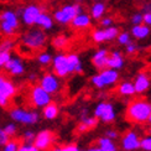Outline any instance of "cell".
<instances>
[{"label":"cell","instance_id":"6da1fadb","mask_svg":"<svg viewBox=\"0 0 151 151\" xmlns=\"http://www.w3.org/2000/svg\"><path fill=\"white\" fill-rule=\"evenodd\" d=\"M151 114V103L146 99H134L127 108V118L131 123L145 124Z\"/></svg>","mask_w":151,"mask_h":151},{"label":"cell","instance_id":"7a4b0ae2","mask_svg":"<svg viewBox=\"0 0 151 151\" xmlns=\"http://www.w3.org/2000/svg\"><path fill=\"white\" fill-rule=\"evenodd\" d=\"M47 35L41 29H30L21 36V45L27 47L30 51H37L45 47Z\"/></svg>","mask_w":151,"mask_h":151},{"label":"cell","instance_id":"3957f363","mask_svg":"<svg viewBox=\"0 0 151 151\" xmlns=\"http://www.w3.org/2000/svg\"><path fill=\"white\" fill-rule=\"evenodd\" d=\"M19 26H20V20H19L17 12L11 9H4L0 11V32L5 36H12Z\"/></svg>","mask_w":151,"mask_h":151},{"label":"cell","instance_id":"277c9868","mask_svg":"<svg viewBox=\"0 0 151 151\" xmlns=\"http://www.w3.org/2000/svg\"><path fill=\"white\" fill-rule=\"evenodd\" d=\"M119 78H120L119 71L104 68V70L99 71V73L93 76L91 78V83L96 88H98V89H105V88L115 86L118 83Z\"/></svg>","mask_w":151,"mask_h":151},{"label":"cell","instance_id":"5b68a950","mask_svg":"<svg viewBox=\"0 0 151 151\" xmlns=\"http://www.w3.org/2000/svg\"><path fill=\"white\" fill-rule=\"evenodd\" d=\"M79 12H82V6L79 4H67L62 6L61 9L56 10L52 17L53 21L58 22L60 25H68Z\"/></svg>","mask_w":151,"mask_h":151},{"label":"cell","instance_id":"8992f818","mask_svg":"<svg viewBox=\"0 0 151 151\" xmlns=\"http://www.w3.org/2000/svg\"><path fill=\"white\" fill-rule=\"evenodd\" d=\"M10 118L15 123L24 125H35L40 120V114L35 110H27L24 108H12L10 110Z\"/></svg>","mask_w":151,"mask_h":151},{"label":"cell","instance_id":"52a82bcc","mask_svg":"<svg viewBox=\"0 0 151 151\" xmlns=\"http://www.w3.org/2000/svg\"><path fill=\"white\" fill-rule=\"evenodd\" d=\"M93 115L98 120L103 122L105 124L113 123L116 119V109L113 103L110 102H100L96 105L93 111Z\"/></svg>","mask_w":151,"mask_h":151},{"label":"cell","instance_id":"ba28073f","mask_svg":"<svg viewBox=\"0 0 151 151\" xmlns=\"http://www.w3.org/2000/svg\"><path fill=\"white\" fill-rule=\"evenodd\" d=\"M30 102L35 108L42 109V108H45L47 104L52 102V96H50L46 91H43L42 88L37 84L30 89Z\"/></svg>","mask_w":151,"mask_h":151},{"label":"cell","instance_id":"9c48e42d","mask_svg":"<svg viewBox=\"0 0 151 151\" xmlns=\"http://www.w3.org/2000/svg\"><path fill=\"white\" fill-rule=\"evenodd\" d=\"M17 15L21 19V22L26 26H34L36 22V19L42 12V9L36 4H29L25 8L17 10Z\"/></svg>","mask_w":151,"mask_h":151},{"label":"cell","instance_id":"30bf717a","mask_svg":"<svg viewBox=\"0 0 151 151\" xmlns=\"http://www.w3.org/2000/svg\"><path fill=\"white\" fill-rule=\"evenodd\" d=\"M39 86L43 91H46L50 96L57 94L61 91V81L52 72H47L42 76L39 81Z\"/></svg>","mask_w":151,"mask_h":151},{"label":"cell","instance_id":"8fae6325","mask_svg":"<svg viewBox=\"0 0 151 151\" xmlns=\"http://www.w3.org/2000/svg\"><path fill=\"white\" fill-rule=\"evenodd\" d=\"M52 73H55L58 78H65L71 74L70 72V66H68V60L67 55L65 53H57L52 57Z\"/></svg>","mask_w":151,"mask_h":151},{"label":"cell","instance_id":"7c38bea8","mask_svg":"<svg viewBox=\"0 0 151 151\" xmlns=\"http://www.w3.org/2000/svg\"><path fill=\"white\" fill-rule=\"evenodd\" d=\"M119 29L116 26H110V27H104V29H97L92 32V39L94 42L102 43L106 41H113L116 39L119 35Z\"/></svg>","mask_w":151,"mask_h":151},{"label":"cell","instance_id":"4fadbf2b","mask_svg":"<svg viewBox=\"0 0 151 151\" xmlns=\"http://www.w3.org/2000/svg\"><path fill=\"white\" fill-rule=\"evenodd\" d=\"M16 86L10 79L0 82V106H8L9 100L16 94Z\"/></svg>","mask_w":151,"mask_h":151},{"label":"cell","instance_id":"5bb4252c","mask_svg":"<svg viewBox=\"0 0 151 151\" xmlns=\"http://www.w3.org/2000/svg\"><path fill=\"white\" fill-rule=\"evenodd\" d=\"M141 137L135 130H129L122 137V149L124 151H137L140 149Z\"/></svg>","mask_w":151,"mask_h":151},{"label":"cell","instance_id":"9a60e30c","mask_svg":"<svg viewBox=\"0 0 151 151\" xmlns=\"http://www.w3.org/2000/svg\"><path fill=\"white\" fill-rule=\"evenodd\" d=\"M55 140L53 133L50 130H41L36 134L35 136V141H34V146L37 147L40 151H45L50 146L52 145V142Z\"/></svg>","mask_w":151,"mask_h":151},{"label":"cell","instance_id":"2e32d148","mask_svg":"<svg viewBox=\"0 0 151 151\" xmlns=\"http://www.w3.org/2000/svg\"><path fill=\"white\" fill-rule=\"evenodd\" d=\"M4 70L10 76L19 77V76H22L25 73V70H26V68H25V63H24L21 57H19V56H11L9 62L5 65Z\"/></svg>","mask_w":151,"mask_h":151},{"label":"cell","instance_id":"e0dca14e","mask_svg":"<svg viewBox=\"0 0 151 151\" xmlns=\"http://www.w3.org/2000/svg\"><path fill=\"white\" fill-rule=\"evenodd\" d=\"M133 84H134L135 94H144L149 91V88L151 86V78L147 73L140 72L139 74H136Z\"/></svg>","mask_w":151,"mask_h":151},{"label":"cell","instance_id":"ac0fdd59","mask_svg":"<svg viewBox=\"0 0 151 151\" xmlns=\"http://www.w3.org/2000/svg\"><path fill=\"white\" fill-rule=\"evenodd\" d=\"M125 66V58L120 51H111L109 52L108 61H106V68L119 71Z\"/></svg>","mask_w":151,"mask_h":151},{"label":"cell","instance_id":"d6986e66","mask_svg":"<svg viewBox=\"0 0 151 151\" xmlns=\"http://www.w3.org/2000/svg\"><path fill=\"white\" fill-rule=\"evenodd\" d=\"M109 51L106 48H99L92 56V63L97 70L102 71L106 68V61H108Z\"/></svg>","mask_w":151,"mask_h":151},{"label":"cell","instance_id":"ffe728a7","mask_svg":"<svg viewBox=\"0 0 151 151\" xmlns=\"http://www.w3.org/2000/svg\"><path fill=\"white\" fill-rule=\"evenodd\" d=\"M53 24H55L53 17L50 14H47V12H45V11L41 12V14L39 15V17L36 19V22H35L36 26L39 29H41V30H43V31L52 30Z\"/></svg>","mask_w":151,"mask_h":151},{"label":"cell","instance_id":"44dd1931","mask_svg":"<svg viewBox=\"0 0 151 151\" xmlns=\"http://www.w3.org/2000/svg\"><path fill=\"white\" fill-rule=\"evenodd\" d=\"M67 60H68V66H70V72L72 73H77V74H82L84 71L83 68V63L79 58V56L77 53H68L67 55Z\"/></svg>","mask_w":151,"mask_h":151},{"label":"cell","instance_id":"7402d4cb","mask_svg":"<svg viewBox=\"0 0 151 151\" xmlns=\"http://www.w3.org/2000/svg\"><path fill=\"white\" fill-rule=\"evenodd\" d=\"M92 24V19L89 16V14H86V12H79L78 15H76V17L72 20L71 25L74 29H78V30H83L89 27Z\"/></svg>","mask_w":151,"mask_h":151},{"label":"cell","instance_id":"603a6c76","mask_svg":"<svg viewBox=\"0 0 151 151\" xmlns=\"http://www.w3.org/2000/svg\"><path fill=\"white\" fill-rule=\"evenodd\" d=\"M150 32H151L150 27L141 24V25H135V26L131 27L130 35H133V37H135L136 40H145L150 36Z\"/></svg>","mask_w":151,"mask_h":151},{"label":"cell","instance_id":"cb8c5ba5","mask_svg":"<svg viewBox=\"0 0 151 151\" xmlns=\"http://www.w3.org/2000/svg\"><path fill=\"white\" fill-rule=\"evenodd\" d=\"M105 11H106V5L102 1H96L91 8L89 16H91V19H93V20H100V19L104 16Z\"/></svg>","mask_w":151,"mask_h":151},{"label":"cell","instance_id":"d4e9b609","mask_svg":"<svg viewBox=\"0 0 151 151\" xmlns=\"http://www.w3.org/2000/svg\"><path fill=\"white\" fill-rule=\"evenodd\" d=\"M118 94L122 97H133L135 96V89H134V84L131 81H124L120 84L118 86Z\"/></svg>","mask_w":151,"mask_h":151},{"label":"cell","instance_id":"484cf974","mask_svg":"<svg viewBox=\"0 0 151 151\" xmlns=\"http://www.w3.org/2000/svg\"><path fill=\"white\" fill-rule=\"evenodd\" d=\"M98 124V119L96 116H84L81 119V124L78 125V131L79 133H84L87 130H91L93 128H96Z\"/></svg>","mask_w":151,"mask_h":151},{"label":"cell","instance_id":"4316f807","mask_svg":"<svg viewBox=\"0 0 151 151\" xmlns=\"http://www.w3.org/2000/svg\"><path fill=\"white\" fill-rule=\"evenodd\" d=\"M58 114H60L58 105L53 102L47 104L45 108H42V115L45 119H47V120H53V119L58 116Z\"/></svg>","mask_w":151,"mask_h":151},{"label":"cell","instance_id":"83f0119b","mask_svg":"<svg viewBox=\"0 0 151 151\" xmlns=\"http://www.w3.org/2000/svg\"><path fill=\"white\" fill-rule=\"evenodd\" d=\"M97 146L102 151H118V146L114 140L108 139L105 136L99 137L97 140Z\"/></svg>","mask_w":151,"mask_h":151},{"label":"cell","instance_id":"f1b7e54d","mask_svg":"<svg viewBox=\"0 0 151 151\" xmlns=\"http://www.w3.org/2000/svg\"><path fill=\"white\" fill-rule=\"evenodd\" d=\"M68 45V37L66 35H57L52 39V46L56 50H63Z\"/></svg>","mask_w":151,"mask_h":151},{"label":"cell","instance_id":"f546056e","mask_svg":"<svg viewBox=\"0 0 151 151\" xmlns=\"http://www.w3.org/2000/svg\"><path fill=\"white\" fill-rule=\"evenodd\" d=\"M52 57L53 56L47 52V51H43V52H40L39 55H37V62H39V65L40 66H43V67H46V66H50L51 65V62H52Z\"/></svg>","mask_w":151,"mask_h":151},{"label":"cell","instance_id":"4dcf8cb0","mask_svg":"<svg viewBox=\"0 0 151 151\" xmlns=\"http://www.w3.org/2000/svg\"><path fill=\"white\" fill-rule=\"evenodd\" d=\"M116 40H118V43L122 46H127L128 43L131 42V35L128 31H123V32H119V35L116 36Z\"/></svg>","mask_w":151,"mask_h":151},{"label":"cell","instance_id":"1f68e13d","mask_svg":"<svg viewBox=\"0 0 151 151\" xmlns=\"http://www.w3.org/2000/svg\"><path fill=\"white\" fill-rule=\"evenodd\" d=\"M15 47V41L12 39H6L0 43V51H5V52H11L12 48Z\"/></svg>","mask_w":151,"mask_h":151},{"label":"cell","instance_id":"d6a6232c","mask_svg":"<svg viewBox=\"0 0 151 151\" xmlns=\"http://www.w3.org/2000/svg\"><path fill=\"white\" fill-rule=\"evenodd\" d=\"M3 129H4V133L8 135L9 137L15 136L16 133H17V127H16L15 123H9V124H6Z\"/></svg>","mask_w":151,"mask_h":151},{"label":"cell","instance_id":"836d02e7","mask_svg":"<svg viewBox=\"0 0 151 151\" xmlns=\"http://www.w3.org/2000/svg\"><path fill=\"white\" fill-rule=\"evenodd\" d=\"M19 147H20V144H19L17 140H9L3 146V150L1 151H17Z\"/></svg>","mask_w":151,"mask_h":151},{"label":"cell","instance_id":"e575fe53","mask_svg":"<svg viewBox=\"0 0 151 151\" xmlns=\"http://www.w3.org/2000/svg\"><path fill=\"white\" fill-rule=\"evenodd\" d=\"M140 149L144 151H151V134L144 136L140 140Z\"/></svg>","mask_w":151,"mask_h":151},{"label":"cell","instance_id":"d590c367","mask_svg":"<svg viewBox=\"0 0 151 151\" xmlns=\"http://www.w3.org/2000/svg\"><path fill=\"white\" fill-rule=\"evenodd\" d=\"M35 136H36V133H35L34 130H26V131H25V133L22 134L24 144H34Z\"/></svg>","mask_w":151,"mask_h":151},{"label":"cell","instance_id":"8d00e7d4","mask_svg":"<svg viewBox=\"0 0 151 151\" xmlns=\"http://www.w3.org/2000/svg\"><path fill=\"white\" fill-rule=\"evenodd\" d=\"M11 52H5V51H0V68H4L5 65L9 62L11 58Z\"/></svg>","mask_w":151,"mask_h":151},{"label":"cell","instance_id":"74e56055","mask_svg":"<svg viewBox=\"0 0 151 151\" xmlns=\"http://www.w3.org/2000/svg\"><path fill=\"white\" fill-rule=\"evenodd\" d=\"M104 136L108 137V139H111V140L115 141L118 137H119V133H118L116 130H114V129H106L104 131Z\"/></svg>","mask_w":151,"mask_h":151},{"label":"cell","instance_id":"f35d334b","mask_svg":"<svg viewBox=\"0 0 151 151\" xmlns=\"http://www.w3.org/2000/svg\"><path fill=\"white\" fill-rule=\"evenodd\" d=\"M131 24H133V26L142 24V14L141 12H135V14H133V16H131Z\"/></svg>","mask_w":151,"mask_h":151},{"label":"cell","instance_id":"ab89813d","mask_svg":"<svg viewBox=\"0 0 151 151\" xmlns=\"http://www.w3.org/2000/svg\"><path fill=\"white\" fill-rule=\"evenodd\" d=\"M137 48L139 47H137L136 43H134L133 41H131L130 43H128V45L125 46V52H127L128 55H134L137 51Z\"/></svg>","mask_w":151,"mask_h":151},{"label":"cell","instance_id":"60d3db41","mask_svg":"<svg viewBox=\"0 0 151 151\" xmlns=\"http://www.w3.org/2000/svg\"><path fill=\"white\" fill-rule=\"evenodd\" d=\"M100 25H102V27H110L113 26V19L110 16H103L100 19Z\"/></svg>","mask_w":151,"mask_h":151},{"label":"cell","instance_id":"b9f144b4","mask_svg":"<svg viewBox=\"0 0 151 151\" xmlns=\"http://www.w3.org/2000/svg\"><path fill=\"white\" fill-rule=\"evenodd\" d=\"M9 140H10V137L4 133V129L3 128H0V146H4Z\"/></svg>","mask_w":151,"mask_h":151},{"label":"cell","instance_id":"7bdbcfd3","mask_svg":"<svg viewBox=\"0 0 151 151\" xmlns=\"http://www.w3.org/2000/svg\"><path fill=\"white\" fill-rule=\"evenodd\" d=\"M142 24L146 26L151 27V11L149 12H144L142 14Z\"/></svg>","mask_w":151,"mask_h":151},{"label":"cell","instance_id":"ee69618b","mask_svg":"<svg viewBox=\"0 0 151 151\" xmlns=\"http://www.w3.org/2000/svg\"><path fill=\"white\" fill-rule=\"evenodd\" d=\"M61 151H79V147L77 145H66L62 147Z\"/></svg>","mask_w":151,"mask_h":151},{"label":"cell","instance_id":"f6af8a7d","mask_svg":"<svg viewBox=\"0 0 151 151\" xmlns=\"http://www.w3.org/2000/svg\"><path fill=\"white\" fill-rule=\"evenodd\" d=\"M29 81L36 82V81H37V74H36V73H30V74H29Z\"/></svg>","mask_w":151,"mask_h":151},{"label":"cell","instance_id":"bcb514c9","mask_svg":"<svg viewBox=\"0 0 151 151\" xmlns=\"http://www.w3.org/2000/svg\"><path fill=\"white\" fill-rule=\"evenodd\" d=\"M86 151H102V150H100L98 146H91V147H88Z\"/></svg>","mask_w":151,"mask_h":151},{"label":"cell","instance_id":"7dc6e473","mask_svg":"<svg viewBox=\"0 0 151 151\" xmlns=\"http://www.w3.org/2000/svg\"><path fill=\"white\" fill-rule=\"evenodd\" d=\"M61 150H62V147H61V146H55V147H52L50 151H61Z\"/></svg>","mask_w":151,"mask_h":151},{"label":"cell","instance_id":"c3c4849f","mask_svg":"<svg viewBox=\"0 0 151 151\" xmlns=\"http://www.w3.org/2000/svg\"><path fill=\"white\" fill-rule=\"evenodd\" d=\"M147 123L151 125V114H150V116H149V119H147Z\"/></svg>","mask_w":151,"mask_h":151},{"label":"cell","instance_id":"681fc988","mask_svg":"<svg viewBox=\"0 0 151 151\" xmlns=\"http://www.w3.org/2000/svg\"><path fill=\"white\" fill-rule=\"evenodd\" d=\"M5 79V77H4V76H1V74H0V82H1V81H4Z\"/></svg>","mask_w":151,"mask_h":151},{"label":"cell","instance_id":"f907efd6","mask_svg":"<svg viewBox=\"0 0 151 151\" xmlns=\"http://www.w3.org/2000/svg\"><path fill=\"white\" fill-rule=\"evenodd\" d=\"M149 133H150V134H151V127H150V129H149Z\"/></svg>","mask_w":151,"mask_h":151},{"label":"cell","instance_id":"816d5d0a","mask_svg":"<svg viewBox=\"0 0 151 151\" xmlns=\"http://www.w3.org/2000/svg\"><path fill=\"white\" fill-rule=\"evenodd\" d=\"M79 151H86V150H81V149H79Z\"/></svg>","mask_w":151,"mask_h":151},{"label":"cell","instance_id":"f5cc1de1","mask_svg":"<svg viewBox=\"0 0 151 151\" xmlns=\"http://www.w3.org/2000/svg\"><path fill=\"white\" fill-rule=\"evenodd\" d=\"M96 1H100V0H96Z\"/></svg>","mask_w":151,"mask_h":151},{"label":"cell","instance_id":"db71d44e","mask_svg":"<svg viewBox=\"0 0 151 151\" xmlns=\"http://www.w3.org/2000/svg\"><path fill=\"white\" fill-rule=\"evenodd\" d=\"M150 99H151V97H150Z\"/></svg>","mask_w":151,"mask_h":151}]
</instances>
